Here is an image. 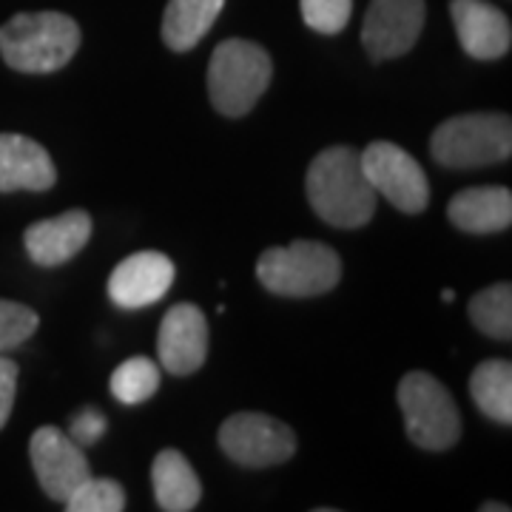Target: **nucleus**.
<instances>
[{
	"label": "nucleus",
	"instance_id": "nucleus-1",
	"mask_svg": "<svg viewBox=\"0 0 512 512\" xmlns=\"http://www.w3.org/2000/svg\"><path fill=\"white\" fill-rule=\"evenodd\" d=\"M305 188L313 214L333 228H362L376 214L379 197L367 183L356 148L333 146L316 154Z\"/></svg>",
	"mask_w": 512,
	"mask_h": 512
},
{
	"label": "nucleus",
	"instance_id": "nucleus-2",
	"mask_svg": "<svg viewBox=\"0 0 512 512\" xmlns=\"http://www.w3.org/2000/svg\"><path fill=\"white\" fill-rule=\"evenodd\" d=\"M80 26L63 12H20L0 26V57L23 74H52L80 49Z\"/></svg>",
	"mask_w": 512,
	"mask_h": 512
},
{
	"label": "nucleus",
	"instance_id": "nucleus-3",
	"mask_svg": "<svg viewBox=\"0 0 512 512\" xmlns=\"http://www.w3.org/2000/svg\"><path fill=\"white\" fill-rule=\"evenodd\" d=\"M274 77V60L254 43L231 37L220 43L208 63V94L214 109L225 117H242L268 92Z\"/></svg>",
	"mask_w": 512,
	"mask_h": 512
},
{
	"label": "nucleus",
	"instance_id": "nucleus-4",
	"mask_svg": "<svg viewBox=\"0 0 512 512\" xmlns=\"http://www.w3.org/2000/svg\"><path fill=\"white\" fill-rule=\"evenodd\" d=\"M256 276L265 291L291 299H308L333 291L342 279L339 254L313 239H296L291 245H279L262 251L256 262Z\"/></svg>",
	"mask_w": 512,
	"mask_h": 512
},
{
	"label": "nucleus",
	"instance_id": "nucleus-5",
	"mask_svg": "<svg viewBox=\"0 0 512 512\" xmlns=\"http://www.w3.org/2000/svg\"><path fill=\"white\" fill-rule=\"evenodd\" d=\"M430 154L444 168H481L510 160L512 120L507 114H458L430 137Z\"/></svg>",
	"mask_w": 512,
	"mask_h": 512
},
{
	"label": "nucleus",
	"instance_id": "nucleus-6",
	"mask_svg": "<svg viewBox=\"0 0 512 512\" xmlns=\"http://www.w3.org/2000/svg\"><path fill=\"white\" fill-rule=\"evenodd\" d=\"M399 407L410 441L421 450H450L461 439V416L450 390L430 373L413 370L399 382Z\"/></svg>",
	"mask_w": 512,
	"mask_h": 512
},
{
	"label": "nucleus",
	"instance_id": "nucleus-7",
	"mask_svg": "<svg viewBox=\"0 0 512 512\" xmlns=\"http://www.w3.org/2000/svg\"><path fill=\"white\" fill-rule=\"evenodd\" d=\"M220 450L239 467L265 470L285 464L296 453V433L265 413H237L220 427Z\"/></svg>",
	"mask_w": 512,
	"mask_h": 512
},
{
	"label": "nucleus",
	"instance_id": "nucleus-8",
	"mask_svg": "<svg viewBox=\"0 0 512 512\" xmlns=\"http://www.w3.org/2000/svg\"><path fill=\"white\" fill-rule=\"evenodd\" d=\"M362 157V171L373 185L376 197H384L404 214H421L430 202L427 174L413 154H407L396 143H370Z\"/></svg>",
	"mask_w": 512,
	"mask_h": 512
},
{
	"label": "nucleus",
	"instance_id": "nucleus-9",
	"mask_svg": "<svg viewBox=\"0 0 512 512\" xmlns=\"http://www.w3.org/2000/svg\"><path fill=\"white\" fill-rule=\"evenodd\" d=\"M427 18L424 0H370L365 23H362V43L370 60H396L407 55Z\"/></svg>",
	"mask_w": 512,
	"mask_h": 512
},
{
	"label": "nucleus",
	"instance_id": "nucleus-10",
	"mask_svg": "<svg viewBox=\"0 0 512 512\" xmlns=\"http://www.w3.org/2000/svg\"><path fill=\"white\" fill-rule=\"evenodd\" d=\"M29 456L43 493L55 501H66L69 495L92 476L89 458L83 447L63 433L60 427H40L29 441Z\"/></svg>",
	"mask_w": 512,
	"mask_h": 512
},
{
	"label": "nucleus",
	"instance_id": "nucleus-11",
	"mask_svg": "<svg viewBox=\"0 0 512 512\" xmlns=\"http://www.w3.org/2000/svg\"><path fill=\"white\" fill-rule=\"evenodd\" d=\"M177 268L160 251H137L126 256L109 276V299L123 311H140L160 302L174 285Z\"/></svg>",
	"mask_w": 512,
	"mask_h": 512
},
{
	"label": "nucleus",
	"instance_id": "nucleus-12",
	"mask_svg": "<svg viewBox=\"0 0 512 512\" xmlns=\"http://www.w3.org/2000/svg\"><path fill=\"white\" fill-rule=\"evenodd\" d=\"M157 353L160 365L171 376H191L197 373L208 359V319L205 313L180 302L163 316V325L157 333Z\"/></svg>",
	"mask_w": 512,
	"mask_h": 512
},
{
	"label": "nucleus",
	"instance_id": "nucleus-13",
	"mask_svg": "<svg viewBox=\"0 0 512 512\" xmlns=\"http://www.w3.org/2000/svg\"><path fill=\"white\" fill-rule=\"evenodd\" d=\"M461 49L473 60H501L512 46L510 18L487 0H450Z\"/></svg>",
	"mask_w": 512,
	"mask_h": 512
},
{
	"label": "nucleus",
	"instance_id": "nucleus-14",
	"mask_svg": "<svg viewBox=\"0 0 512 512\" xmlns=\"http://www.w3.org/2000/svg\"><path fill=\"white\" fill-rule=\"evenodd\" d=\"M89 239H92V217L83 208H74L60 217L29 225L23 234V245L35 265L60 268L80 254Z\"/></svg>",
	"mask_w": 512,
	"mask_h": 512
},
{
	"label": "nucleus",
	"instance_id": "nucleus-15",
	"mask_svg": "<svg viewBox=\"0 0 512 512\" xmlns=\"http://www.w3.org/2000/svg\"><path fill=\"white\" fill-rule=\"evenodd\" d=\"M57 183L52 154L23 134H0V194L49 191Z\"/></svg>",
	"mask_w": 512,
	"mask_h": 512
},
{
	"label": "nucleus",
	"instance_id": "nucleus-16",
	"mask_svg": "<svg viewBox=\"0 0 512 512\" xmlns=\"http://www.w3.org/2000/svg\"><path fill=\"white\" fill-rule=\"evenodd\" d=\"M447 217L467 234H498L512 222V194L501 185L464 188L447 205Z\"/></svg>",
	"mask_w": 512,
	"mask_h": 512
},
{
	"label": "nucleus",
	"instance_id": "nucleus-17",
	"mask_svg": "<svg viewBox=\"0 0 512 512\" xmlns=\"http://www.w3.org/2000/svg\"><path fill=\"white\" fill-rule=\"evenodd\" d=\"M151 484L157 507L165 512H188L200 504L202 484L180 450H163L151 464Z\"/></svg>",
	"mask_w": 512,
	"mask_h": 512
},
{
	"label": "nucleus",
	"instance_id": "nucleus-18",
	"mask_svg": "<svg viewBox=\"0 0 512 512\" xmlns=\"http://www.w3.org/2000/svg\"><path fill=\"white\" fill-rule=\"evenodd\" d=\"M225 0H168L163 40L171 52H191L220 18Z\"/></svg>",
	"mask_w": 512,
	"mask_h": 512
},
{
	"label": "nucleus",
	"instance_id": "nucleus-19",
	"mask_svg": "<svg viewBox=\"0 0 512 512\" xmlns=\"http://www.w3.org/2000/svg\"><path fill=\"white\" fill-rule=\"evenodd\" d=\"M470 396L487 419L512 424V365L507 359H487L470 376Z\"/></svg>",
	"mask_w": 512,
	"mask_h": 512
},
{
	"label": "nucleus",
	"instance_id": "nucleus-20",
	"mask_svg": "<svg viewBox=\"0 0 512 512\" xmlns=\"http://www.w3.org/2000/svg\"><path fill=\"white\" fill-rule=\"evenodd\" d=\"M470 319L484 336L510 342L512 336V288L510 282H498L470 299Z\"/></svg>",
	"mask_w": 512,
	"mask_h": 512
},
{
	"label": "nucleus",
	"instance_id": "nucleus-21",
	"mask_svg": "<svg viewBox=\"0 0 512 512\" xmlns=\"http://www.w3.org/2000/svg\"><path fill=\"white\" fill-rule=\"evenodd\" d=\"M160 390V365L148 356H134L111 373V396L126 407L148 402Z\"/></svg>",
	"mask_w": 512,
	"mask_h": 512
},
{
	"label": "nucleus",
	"instance_id": "nucleus-22",
	"mask_svg": "<svg viewBox=\"0 0 512 512\" xmlns=\"http://www.w3.org/2000/svg\"><path fill=\"white\" fill-rule=\"evenodd\" d=\"M69 512H123L126 493L114 478H86L66 501Z\"/></svg>",
	"mask_w": 512,
	"mask_h": 512
},
{
	"label": "nucleus",
	"instance_id": "nucleus-23",
	"mask_svg": "<svg viewBox=\"0 0 512 512\" xmlns=\"http://www.w3.org/2000/svg\"><path fill=\"white\" fill-rule=\"evenodd\" d=\"M302 20L319 35H339L348 26L353 0H299Z\"/></svg>",
	"mask_w": 512,
	"mask_h": 512
},
{
	"label": "nucleus",
	"instance_id": "nucleus-24",
	"mask_svg": "<svg viewBox=\"0 0 512 512\" xmlns=\"http://www.w3.org/2000/svg\"><path fill=\"white\" fill-rule=\"evenodd\" d=\"M40 325L37 313L20 302L0 299V353L20 348Z\"/></svg>",
	"mask_w": 512,
	"mask_h": 512
},
{
	"label": "nucleus",
	"instance_id": "nucleus-25",
	"mask_svg": "<svg viewBox=\"0 0 512 512\" xmlns=\"http://www.w3.org/2000/svg\"><path fill=\"white\" fill-rule=\"evenodd\" d=\"M109 427V419L103 416V410L97 407H83L72 421H69V436H72L80 447H92L97 441L103 439Z\"/></svg>",
	"mask_w": 512,
	"mask_h": 512
},
{
	"label": "nucleus",
	"instance_id": "nucleus-26",
	"mask_svg": "<svg viewBox=\"0 0 512 512\" xmlns=\"http://www.w3.org/2000/svg\"><path fill=\"white\" fill-rule=\"evenodd\" d=\"M18 365L6 356H0V430L12 416L15 396H18Z\"/></svg>",
	"mask_w": 512,
	"mask_h": 512
},
{
	"label": "nucleus",
	"instance_id": "nucleus-27",
	"mask_svg": "<svg viewBox=\"0 0 512 512\" xmlns=\"http://www.w3.org/2000/svg\"><path fill=\"white\" fill-rule=\"evenodd\" d=\"M481 510L484 512H510V507H507V504H484Z\"/></svg>",
	"mask_w": 512,
	"mask_h": 512
},
{
	"label": "nucleus",
	"instance_id": "nucleus-28",
	"mask_svg": "<svg viewBox=\"0 0 512 512\" xmlns=\"http://www.w3.org/2000/svg\"><path fill=\"white\" fill-rule=\"evenodd\" d=\"M441 299H444V302H453V299H456V293L450 291V288H444V291H441Z\"/></svg>",
	"mask_w": 512,
	"mask_h": 512
}]
</instances>
